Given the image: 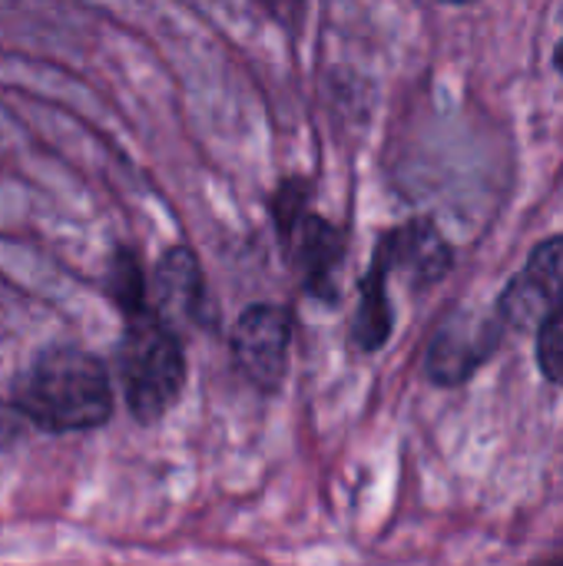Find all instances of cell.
Instances as JSON below:
<instances>
[{"label":"cell","instance_id":"obj_1","mask_svg":"<svg viewBox=\"0 0 563 566\" xmlns=\"http://www.w3.org/2000/svg\"><path fill=\"white\" fill-rule=\"evenodd\" d=\"M13 408L43 431H90L113 411L103 365L70 345L40 352L13 385Z\"/></svg>","mask_w":563,"mask_h":566},{"label":"cell","instance_id":"obj_2","mask_svg":"<svg viewBox=\"0 0 563 566\" xmlns=\"http://www.w3.org/2000/svg\"><path fill=\"white\" fill-rule=\"evenodd\" d=\"M119 378L129 411L139 421L163 418L183 391L186 358L179 335L149 308L129 318L126 338L119 345Z\"/></svg>","mask_w":563,"mask_h":566},{"label":"cell","instance_id":"obj_3","mask_svg":"<svg viewBox=\"0 0 563 566\" xmlns=\"http://www.w3.org/2000/svg\"><path fill=\"white\" fill-rule=\"evenodd\" d=\"M501 318L534 332L563 322V235L534 249L524 272L501 295Z\"/></svg>","mask_w":563,"mask_h":566},{"label":"cell","instance_id":"obj_4","mask_svg":"<svg viewBox=\"0 0 563 566\" xmlns=\"http://www.w3.org/2000/svg\"><path fill=\"white\" fill-rule=\"evenodd\" d=\"M292 315L279 305H252L232 332V355L242 375L259 388H279L289 365Z\"/></svg>","mask_w":563,"mask_h":566},{"label":"cell","instance_id":"obj_5","mask_svg":"<svg viewBox=\"0 0 563 566\" xmlns=\"http://www.w3.org/2000/svg\"><path fill=\"white\" fill-rule=\"evenodd\" d=\"M498 325L478 315H455L428 348V375L438 385H461L494 352Z\"/></svg>","mask_w":563,"mask_h":566},{"label":"cell","instance_id":"obj_6","mask_svg":"<svg viewBox=\"0 0 563 566\" xmlns=\"http://www.w3.org/2000/svg\"><path fill=\"white\" fill-rule=\"evenodd\" d=\"M289 249H292V265L299 269L305 289L312 295H335V272L345 255V239L335 226H329L319 216L302 212L289 229H282Z\"/></svg>","mask_w":563,"mask_h":566},{"label":"cell","instance_id":"obj_7","mask_svg":"<svg viewBox=\"0 0 563 566\" xmlns=\"http://www.w3.org/2000/svg\"><path fill=\"white\" fill-rule=\"evenodd\" d=\"M375 255L388 272H405L415 285H431L451 269V249L431 222H408L395 229Z\"/></svg>","mask_w":563,"mask_h":566},{"label":"cell","instance_id":"obj_8","mask_svg":"<svg viewBox=\"0 0 563 566\" xmlns=\"http://www.w3.org/2000/svg\"><path fill=\"white\" fill-rule=\"evenodd\" d=\"M156 305L149 312L173 328V322H189L202 308V272L189 249H173L156 269Z\"/></svg>","mask_w":563,"mask_h":566},{"label":"cell","instance_id":"obj_9","mask_svg":"<svg viewBox=\"0 0 563 566\" xmlns=\"http://www.w3.org/2000/svg\"><path fill=\"white\" fill-rule=\"evenodd\" d=\"M392 335V305H388V269L375 255L368 279L362 282V305L355 315V345L378 352Z\"/></svg>","mask_w":563,"mask_h":566},{"label":"cell","instance_id":"obj_10","mask_svg":"<svg viewBox=\"0 0 563 566\" xmlns=\"http://www.w3.org/2000/svg\"><path fill=\"white\" fill-rule=\"evenodd\" d=\"M110 295L119 302V308L133 318L139 312H146V282H143V272H139V262L129 255V252H119L113 259V269H110Z\"/></svg>","mask_w":563,"mask_h":566},{"label":"cell","instance_id":"obj_11","mask_svg":"<svg viewBox=\"0 0 563 566\" xmlns=\"http://www.w3.org/2000/svg\"><path fill=\"white\" fill-rule=\"evenodd\" d=\"M538 365L548 381L563 385V322L541 328L538 338Z\"/></svg>","mask_w":563,"mask_h":566},{"label":"cell","instance_id":"obj_12","mask_svg":"<svg viewBox=\"0 0 563 566\" xmlns=\"http://www.w3.org/2000/svg\"><path fill=\"white\" fill-rule=\"evenodd\" d=\"M23 428H27V418L13 405H3L0 401V451L10 448L23 434Z\"/></svg>","mask_w":563,"mask_h":566},{"label":"cell","instance_id":"obj_13","mask_svg":"<svg viewBox=\"0 0 563 566\" xmlns=\"http://www.w3.org/2000/svg\"><path fill=\"white\" fill-rule=\"evenodd\" d=\"M259 3H262L269 13H275V17H282V20H292L305 0H259Z\"/></svg>","mask_w":563,"mask_h":566},{"label":"cell","instance_id":"obj_14","mask_svg":"<svg viewBox=\"0 0 563 566\" xmlns=\"http://www.w3.org/2000/svg\"><path fill=\"white\" fill-rule=\"evenodd\" d=\"M557 66H561V73H563V40H561V46H557Z\"/></svg>","mask_w":563,"mask_h":566},{"label":"cell","instance_id":"obj_15","mask_svg":"<svg viewBox=\"0 0 563 566\" xmlns=\"http://www.w3.org/2000/svg\"><path fill=\"white\" fill-rule=\"evenodd\" d=\"M451 3H465V0H451Z\"/></svg>","mask_w":563,"mask_h":566}]
</instances>
